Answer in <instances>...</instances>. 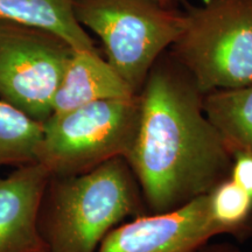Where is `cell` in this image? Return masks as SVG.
<instances>
[{
  "instance_id": "cell-1",
  "label": "cell",
  "mask_w": 252,
  "mask_h": 252,
  "mask_svg": "<svg viewBox=\"0 0 252 252\" xmlns=\"http://www.w3.org/2000/svg\"><path fill=\"white\" fill-rule=\"evenodd\" d=\"M203 96L168 52L139 93V125L125 159L152 214L178 209L230 176L232 153L207 118Z\"/></svg>"
},
{
  "instance_id": "cell-2",
  "label": "cell",
  "mask_w": 252,
  "mask_h": 252,
  "mask_svg": "<svg viewBox=\"0 0 252 252\" xmlns=\"http://www.w3.org/2000/svg\"><path fill=\"white\" fill-rule=\"evenodd\" d=\"M56 179L45 238L47 252H97L106 235L126 217L146 215L139 184L125 158H113L83 174Z\"/></svg>"
},
{
  "instance_id": "cell-3",
  "label": "cell",
  "mask_w": 252,
  "mask_h": 252,
  "mask_svg": "<svg viewBox=\"0 0 252 252\" xmlns=\"http://www.w3.org/2000/svg\"><path fill=\"white\" fill-rule=\"evenodd\" d=\"M184 30L167 52L203 94L252 84V0L186 5Z\"/></svg>"
},
{
  "instance_id": "cell-4",
  "label": "cell",
  "mask_w": 252,
  "mask_h": 252,
  "mask_svg": "<svg viewBox=\"0 0 252 252\" xmlns=\"http://www.w3.org/2000/svg\"><path fill=\"white\" fill-rule=\"evenodd\" d=\"M75 15L102 41L106 61L139 94L151 69L184 30V11L158 0H75Z\"/></svg>"
},
{
  "instance_id": "cell-5",
  "label": "cell",
  "mask_w": 252,
  "mask_h": 252,
  "mask_svg": "<svg viewBox=\"0 0 252 252\" xmlns=\"http://www.w3.org/2000/svg\"><path fill=\"white\" fill-rule=\"evenodd\" d=\"M140 118L139 94L53 113L43 125L39 163L53 178L80 175L127 156Z\"/></svg>"
},
{
  "instance_id": "cell-6",
  "label": "cell",
  "mask_w": 252,
  "mask_h": 252,
  "mask_svg": "<svg viewBox=\"0 0 252 252\" xmlns=\"http://www.w3.org/2000/svg\"><path fill=\"white\" fill-rule=\"evenodd\" d=\"M72 52L45 31L0 21V98L46 122Z\"/></svg>"
},
{
  "instance_id": "cell-7",
  "label": "cell",
  "mask_w": 252,
  "mask_h": 252,
  "mask_svg": "<svg viewBox=\"0 0 252 252\" xmlns=\"http://www.w3.org/2000/svg\"><path fill=\"white\" fill-rule=\"evenodd\" d=\"M217 235L222 232L210 215L206 194L178 209L116 226L97 252H195Z\"/></svg>"
},
{
  "instance_id": "cell-8",
  "label": "cell",
  "mask_w": 252,
  "mask_h": 252,
  "mask_svg": "<svg viewBox=\"0 0 252 252\" xmlns=\"http://www.w3.org/2000/svg\"><path fill=\"white\" fill-rule=\"evenodd\" d=\"M50 179L39 162L0 179V252H47L37 217Z\"/></svg>"
},
{
  "instance_id": "cell-9",
  "label": "cell",
  "mask_w": 252,
  "mask_h": 252,
  "mask_svg": "<svg viewBox=\"0 0 252 252\" xmlns=\"http://www.w3.org/2000/svg\"><path fill=\"white\" fill-rule=\"evenodd\" d=\"M134 96L137 94L103 59L99 50H74L56 91L53 113L67 112L98 100Z\"/></svg>"
},
{
  "instance_id": "cell-10",
  "label": "cell",
  "mask_w": 252,
  "mask_h": 252,
  "mask_svg": "<svg viewBox=\"0 0 252 252\" xmlns=\"http://www.w3.org/2000/svg\"><path fill=\"white\" fill-rule=\"evenodd\" d=\"M75 0H0V21L45 31L74 50L98 52L75 15Z\"/></svg>"
},
{
  "instance_id": "cell-11",
  "label": "cell",
  "mask_w": 252,
  "mask_h": 252,
  "mask_svg": "<svg viewBox=\"0 0 252 252\" xmlns=\"http://www.w3.org/2000/svg\"><path fill=\"white\" fill-rule=\"evenodd\" d=\"M203 110L230 152L252 154V84L206 94Z\"/></svg>"
},
{
  "instance_id": "cell-12",
  "label": "cell",
  "mask_w": 252,
  "mask_h": 252,
  "mask_svg": "<svg viewBox=\"0 0 252 252\" xmlns=\"http://www.w3.org/2000/svg\"><path fill=\"white\" fill-rule=\"evenodd\" d=\"M42 123L0 100V167L39 162Z\"/></svg>"
},
{
  "instance_id": "cell-13",
  "label": "cell",
  "mask_w": 252,
  "mask_h": 252,
  "mask_svg": "<svg viewBox=\"0 0 252 252\" xmlns=\"http://www.w3.org/2000/svg\"><path fill=\"white\" fill-rule=\"evenodd\" d=\"M208 200L210 215L222 235H252V201L230 176L208 193Z\"/></svg>"
},
{
  "instance_id": "cell-14",
  "label": "cell",
  "mask_w": 252,
  "mask_h": 252,
  "mask_svg": "<svg viewBox=\"0 0 252 252\" xmlns=\"http://www.w3.org/2000/svg\"><path fill=\"white\" fill-rule=\"evenodd\" d=\"M230 178L241 187L252 201V154L235 152Z\"/></svg>"
},
{
  "instance_id": "cell-15",
  "label": "cell",
  "mask_w": 252,
  "mask_h": 252,
  "mask_svg": "<svg viewBox=\"0 0 252 252\" xmlns=\"http://www.w3.org/2000/svg\"><path fill=\"white\" fill-rule=\"evenodd\" d=\"M195 252H244L241 249L231 244H208L206 243L201 248H198Z\"/></svg>"
},
{
  "instance_id": "cell-16",
  "label": "cell",
  "mask_w": 252,
  "mask_h": 252,
  "mask_svg": "<svg viewBox=\"0 0 252 252\" xmlns=\"http://www.w3.org/2000/svg\"><path fill=\"white\" fill-rule=\"evenodd\" d=\"M160 4H162L166 7L171 8H176V4H178V0H158Z\"/></svg>"
}]
</instances>
